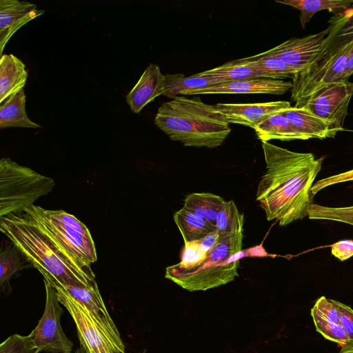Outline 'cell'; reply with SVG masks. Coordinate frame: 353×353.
Here are the masks:
<instances>
[{
	"mask_svg": "<svg viewBox=\"0 0 353 353\" xmlns=\"http://www.w3.org/2000/svg\"><path fill=\"white\" fill-rule=\"evenodd\" d=\"M265 170L257 188L256 200L268 221L284 226L308 215L311 188L321 169L323 157L291 151L262 142Z\"/></svg>",
	"mask_w": 353,
	"mask_h": 353,
	"instance_id": "obj_1",
	"label": "cell"
},
{
	"mask_svg": "<svg viewBox=\"0 0 353 353\" xmlns=\"http://www.w3.org/2000/svg\"><path fill=\"white\" fill-rule=\"evenodd\" d=\"M0 229L51 283L88 287L95 282L91 268L77 264L27 210L1 216Z\"/></svg>",
	"mask_w": 353,
	"mask_h": 353,
	"instance_id": "obj_2",
	"label": "cell"
},
{
	"mask_svg": "<svg viewBox=\"0 0 353 353\" xmlns=\"http://www.w3.org/2000/svg\"><path fill=\"white\" fill-rule=\"evenodd\" d=\"M154 123L171 140L196 148H216L231 132L224 115L199 97L177 96L163 103Z\"/></svg>",
	"mask_w": 353,
	"mask_h": 353,
	"instance_id": "obj_3",
	"label": "cell"
},
{
	"mask_svg": "<svg viewBox=\"0 0 353 353\" xmlns=\"http://www.w3.org/2000/svg\"><path fill=\"white\" fill-rule=\"evenodd\" d=\"M243 230L219 236L205 259L196 265L167 267L165 277L190 292L205 291L234 281L239 276L240 259L248 255V250H242Z\"/></svg>",
	"mask_w": 353,
	"mask_h": 353,
	"instance_id": "obj_4",
	"label": "cell"
},
{
	"mask_svg": "<svg viewBox=\"0 0 353 353\" xmlns=\"http://www.w3.org/2000/svg\"><path fill=\"white\" fill-rule=\"evenodd\" d=\"M54 181L10 158L0 160V217L23 212L50 193Z\"/></svg>",
	"mask_w": 353,
	"mask_h": 353,
	"instance_id": "obj_5",
	"label": "cell"
},
{
	"mask_svg": "<svg viewBox=\"0 0 353 353\" xmlns=\"http://www.w3.org/2000/svg\"><path fill=\"white\" fill-rule=\"evenodd\" d=\"M27 210L43 225L58 245L81 267L90 268L97 259L88 228L74 215L62 210H46L31 205Z\"/></svg>",
	"mask_w": 353,
	"mask_h": 353,
	"instance_id": "obj_6",
	"label": "cell"
},
{
	"mask_svg": "<svg viewBox=\"0 0 353 353\" xmlns=\"http://www.w3.org/2000/svg\"><path fill=\"white\" fill-rule=\"evenodd\" d=\"M353 48V40L332 43L327 52L313 64L296 73L292 79L291 99L295 107L323 87L343 81L347 58Z\"/></svg>",
	"mask_w": 353,
	"mask_h": 353,
	"instance_id": "obj_7",
	"label": "cell"
},
{
	"mask_svg": "<svg viewBox=\"0 0 353 353\" xmlns=\"http://www.w3.org/2000/svg\"><path fill=\"white\" fill-rule=\"evenodd\" d=\"M341 18L318 33L291 38L265 51L300 70L307 68L321 58L334 43Z\"/></svg>",
	"mask_w": 353,
	"mask_h": 353,
	"instance_id": "obj_8",
	"label": "cell"
},
{
	"mask_svg": "<svg viewBox=\"0 0 353 353\" xmlns=\"http://www.w3.org/2000/svg\"><path fill=\"white\" fill-rule=\"evenodd\" d=\"M46 306L42 317L28 335L40 352L71 353L73 343L64 334L60 319L64 312L61 307L55 288L43 278Z\"/></svg>",
	"mask_w": 353,
	"mask_h": 353,
	"instance_id": "obj_9",
	"label": "cell"
},
{
	"mask_svg": "<svg viewBox=\"0 0 353 353\" xmlns=\"http://www.w3.org/2000/svg\"><path fill=\"white\" fill-rule=\"evenodd\" d=\"M353 95V83L341 81L329 84L307 98L300 107L332 124L340 131Z\"/></svg>",
	"mask_w": 353,
	"mask_h": 353,
	"instance_id": "obj_10",
	"label": "cell"
},
{
	"mask_svg": "<svg viewBox=\"0 0 353 353\" xmlns=\"http://www.w3.org/2000/svg\"><path fill=\"white\" fill-rule=\"evenodd\" d=\"M51 284L57 290L60 303L75 323L80 345L86 353H115L110 342L85 308L61 286Z\"/></svg>",
	"mask_w": 353,
	"mask_h": 353,
	"instance_id": "obj_11",
	"label": "cell"
},
{
	"mask_svg": "<svg viewBox=\"0 0 353 353\" xmlns=\"http://www.w3.org/2000/svg\"><path fill=\"white\" fill-rule=\"evenodd\" d=\"M61 287L90 313L110 342L115 353H125L121 335L107 310L96 281L88 287Z\"/></svg>",
	"mask_w": 353,
	"mask_h": 353,
	"instance_id": "obj_12",
	"label": "cell"
},
{
	"mask_svg": "<svg viewBox=\"0 0 353 353\" xmlns=\"http://www.w3.org/2000/svg\"><path fill=\"white\" fill-rule=\"evenodd\" d=\"M215 108L229 123L243 125L254 130L270 115L291 108L285 101L256 103H217Z\"/></svg>",
	"mask_w": 353,
	"mask_h": 353,
	"instance_id": "obj_13",
	"label": "cell"
},
{
	"mask_svg": "<svg viewBox=\"0 0 353 353\" xmlns=\"http://www.w3.org/2000/svg\"><path fill=\"white\" fill-rule=\"evenodd\" d=\"M291 81L256 78L221 83L203 89L184 92L181 95L204 94H268L281 95L291 90Z\"/></svg>",
	"mask_w": 353,
	"mask_h": 353,
	"instance_id": "obj_14",
	"label": "cell"
},
{
	"mask_svg": "<svg viewBox=\"0 0 353 353\" xmlns=\"http://www.w3.org/2000/svg\"><path fill=\"white\" fill-rule=\"evenodd\" d=\"M44 10L27 1H0V54L11 37L23 26L43 14Z\"/></svg>",
	"mask_w": 353,
	"mask_h": 353,
	"instance_id": "obj_15",
	"label": "cell"
},
{
	"mask_svg": "<svg viewBox=\"0 0 353 353\" xmlns=\"http://www.w3.org/2000/svg\"><path fill=\"white\" fill-rule=\"evenodd\" d=\"M165 75L157 65L151 63L127 94L126 102L133 112L139 113L148 103L163 95Z\"/></svg>",
	"mask_w": 353,
	"mask_h": 353,
	"instance_id": "obj_16",
	"label": "cell"
},
{
	"mask_svg": "<svg viewBox=\"0 0 353 353\" xmlns=\"http://www.w3.org/2000/svg\"><path fill=\"white\" fill-rule=\"evenodd\" d=\"M283 112L286 118L308 139L334 138L340 132L332 124L303 107H291Z\"/></svg>",
	"mask_w": 353,
	"mask_h": 353,
	"instance_id": "obj_17",
	"label": "cell"
},
{
	"mask_svg": "<svg viewBox=\"0 0 353 353\" xmlns=\"http://www.w3.org/2000/svg\"><path fill=\"white\" fill-rule=\"evenodd\" d=\"M28 72L23 62L10 54H3L0 59V103L26 85Z\"/></svg>",
	"mask_w": 353,
	"mask_h": 353,
	"instance_id": "obj_18",
	"label": "cell"
},
{
	"mask_svg": "<svg viewBox=\"0 0 353 353\" xmlns=\"http://www.w3.org/2000/svg\"><path fill=\"white\" fill-rule=\"evenodd\" d=\"M283 111L270 115L254 129L258 139L261 142H268L272 139L280 141L309 139L286 118Z\"/></svg>",
	"mask_w": 353,
	"mask_h": 353,
	"instance_id": "obj_19",
	"label": "cell"
},
{
	"mask_svg": "<svg viewBox=\"0 0 353 353\" xmlns=\"http://www.w3.org/2000/svg\"><path fill=\"white\" fill-rule=\"evenodd\" d=\"M196 74L202 77L217 79L222 83L250 79L266 78L263 72L259 70L253 65L250 57L227 62L220 66Z\"/></svg>",
	"mask_w": 353,
	"mask_h": 353,
	"instance_id": "obj_20",
	"label": "cell"
},
{
	"mask_svg": "<svg viewBox=\"0 0 353 353\" xmlns=\"http://www.w3.org/2000/svg\"><path fill=\"white\" fill-rule=\"evenodd\" d=\"M26 99L24 90L22 89L0 103V129L41 128L40 125L28 118L26 110Z\"/></svg>",
	"mask_w": 353,
	"mask_h": 353,
	"instance_id": "obj_21",
	"label": "cell"
},
{
	"mask_svg": "<svg viewBox=\"0 0 353 353\" xmlns=\"http://www.w3.org/2000/svg\"><path fill=\"white\" fill-rule=\"evenodd\" d=\"M276 2L292 6L300 11V23L303 28L313 15L321 10L335 14L347 10L353 4V0H283Z\"/></svg>",
	"mask_w": 353,
	"mask_h": 353,
	"instance_id": "obj_22",
	"label": "cell"
},
{
	"mask_svg": "<svg viewBox=\"0 0 353 353\" xmlns=\"http://www.w3.org/2000/svg\"><path fill=\"white\" fill-rule=\"evenodd\" d=\"M174 221L184 243L201 241L209 233L216 230V228L204 219L183 208L174 213Z\"/></svg>",
	"mask_w": 353,
	"mask_h": 353,
	"instance_id": "obj_23",
	"label": "cell"
},
{
	"mask_svg": "<svg viewBox=\"0 0 353 353\" xmlns=\"http://www.w3.org/2000/svg\"><path fill=\"white\" fill-rule=\"evenodd\" d=\"M224 201L222 197L216 194L194 192L185 197L183 208L202 217L216 228L217 214Z\"/></svg>",
	"mask_w": 353,
	"mask_h": 353,
	"instance_id": "obj_24",
	"label": "cell"
},
{
	"mask_svg": "<svg viewBox=\"0 0 353 353\" xmlns=\"http://www.w3.org/2000/svg\"><path fill=\"white\" fill-rule=\"evenodd\" d=\"M221 83L219 80L202 77L196 74L190 77L178 73L168 74L165 75L163 95L172 99L184 92L203 89Z\"/></svg>",
	"mask_w": 353,
	"mask_h": 353,
	"instance_id": "obj_25",
	"label": "cell"
},
{
	"mask_svg": "<svg viewBox=\"0 0 353 353\" xmlns=\"http://www.w3.org/2000/svg\"><path fill=\"white\" fill-rule=\"evenodd\" d=\"M252 63L263 72L267 79L283 80L292 79L300 70L295 68L279 58L271 56L266 52L250 57Z\"/></svg>",
	"mask_w": 353,
	"mask_h": 353,
	"instance_id": "obj_26",
	"label": "cell"
},
{
	"mask_svg": "<svg viewBox=\"0 0 353 353\" xmlns=\"http://www.w3.org/2000/svg\"><path fill=\"white\" fill-rule=\"evenodd\" d=\"M244 216L234 201H224L216 220V230L220 237L243 230Z\"/></svg>",
	"mask_w": 353,
	"mask_h": 353,
	"instance_id": "obj_27",
	"label": "cell"
},
{
	"mask_svg": "<svg viewBox=\"0 0 353 353\" xmlns=\"http://www.w3.org/2000/svg\"><path fill=\"white\" fill-rule=\"evenodd\" d=\"M20 250L12 243L1 251L0 285L3 288L22 268Z\"/></svg>",
	"mask_w": 353,
	"mask_h": 353,
	"instance_id": "obj_28",
	"label": "cell"
},
{
	"mask_svg": "<svg viewBox=\"0 0 353 353\" xmlns=\"http://www.w3.org/2000/svg\"><path fill=\"white\" fill-rule=\"evenodd\" d=\"M307 216L310 219L336 221L353 225V206L327 207L312 203Z\"/></svg>",
	"mask_w": 353,
	"mask_h": 353,
	"instance_id": "obj_29",
	"label": "cell"
},
{
	"mask_svg": "<svg viewBox=\"0 0 353 353\" xmlns=\"http://www.w3.org/2000/svg\"><path fill=\"white\" fill-rule=\"evenodd\" d=\"M316 330L324 338L340 346L350 341L349 337L340 323H331L318 317H312Z\"/></svg>",
	"mask_w": 353,
	"mask_h": 353,
	"instance_id": "obj_30",
	"label": "cell"
},
{
	"mask_svg": "<svg viewBox=\"0 0 353 353\" xmlns=\"http://www.w3.org/2000/svg\"><path fill=\"white\" fill-rule=\"evenodd\" d=\"M29 336L13 334L3 341L0 353H39Z\"/></svg>",
	"mask_w": 353,
	"mask_h": 353,
	"instance_id": "obj_31",
	"label": "cell"
},
{
	"mask_svg": "<svg viewBox=\"0 0 353 353\" xmlns=\"http://www.w3.org/2000/svg\"><path fill=\"white\" fill-rule=\"evenodd\" d=\"M337 302L324 296H321L311 309L312 317H318L331 323H339Z\"/></svg>",
	"mask_w": 353,
	"mask_h": 353,
	"instance_id": "obj_32",
	"label": "cell"
},
{
	"mask_svg": "<svg viewBox=\"0 0 353 353\" xmlns=\"http://www.w3.org/2000/svg\"><path fill=\"white\" fill-rule=\"evenodd\" d=\"M207 254L201 248V241L185 243L181 261L176 265L181 268L196 265L205 259Z\"/></svg>",
	"mask_w": 353,
	"mask_h": 353,
	"instance_id": "obj_33",
	"label": "cell"
},
{
	"mask_svg": "<svg viewBox=\"0 0 353 353\" xmlns=\"http://www.w3.org/2000/svg\"><path fill=\"white\" fill-rule=\"evenodd\" d=\"M347 14L341 18L339 28L336 32L334 43H344L353 40V7Z\"/></svg>",
	"mask_w": 353,
	"mask_h": 353,
	"instance_id": "obj_34",
	"label": "cell"
},
{
	"mask_svg": "<svg viewBox=\"0 0 353 353\" xmlns=\"http://www.w3.org/2000/svg\"><path fill=\"white\" fill-rule=\"evenodd\" d=\"M350 181H353V170L324 178L313 184L311 188L312 195L330 185Z\"/></svg>",
	"mask_w": 353,
	"mask_h": 353,
	"instance_id": "obj_35",
	"label": "cell"
},
{
	"mask_svg": "<svg viewBox=\"0 0 353 353\" xmlns=\"http://www.w3.org/2000/svg\"><path fill=\"white\" fill-rule=\"evenodd\" d=\"M337 303L339 311V323L347 334L350 341H353V309L339 301Z\"/></svg>",
	"mask_w": 353,
	"mask_h": 353,
	"instance_id": "obj_36",
	"label": "cell"
},
{
	"mask_svg": "<svg viewBox=\"0 0 353 353\" xmlns=\"http://www.w3.org/2000/svg\"><path fill=\"white\" fill-rule=\"evenodd\" d=\"M331 252L341 261L353 256V240H341L331 246Z\"/></svg>",
	"mask_w": 353,
	"mask_h": 353,
	"instance_id": "obj_37",
	"label": "cell"
},
{
	"mask_svg": "<svg viewBox=\"0 0 353 353\" xmlns=\"http://www.w3.org/2000/svg\"><path fill=\"white\" fill-rule=\"evenodd\" d=\"M219 235L216 230L209 233L201 241V248L203 251L208 252L219 241Z\"/></svg>",
	"mask_w": 353,
	"mask_h": 353,
	"instance_id": "obj_38",
	"label": "cell"
},
{
	"mask_svg": "<svg viewBox=\"0 0 353 353\" xmlns=\"http://www.w3.org/2000/svg\"><path fill=\"white\" fill-rule=\"evenodd\" d=\"M353 74V48L347 60L346 68L343 79L348 81L349 77Z\"/></svg>",
	"mask_w": 353,
	"mask_h": 353,
	"instance_id": "obj_39",
	"label": "cell"
},
{
	"mask_svg": "<svg viewBox=\"0 0 353 353\" xmlns=\"http://www.w3.org/2000/svg\"><path fill=\"white\" fill-rule=\"evenodd\" d=\"M339 353H353V341H350L341 346Z\"/></svg>",
	"mask_w": 353,
	"mask_h": 353,
	"instance_id": "obj_40",
	"label": "cell"
},
{
	"mask_svg": "<svg viewBox=\"0 0 353 353\" xmlns=\"http://www.w3.org/2000/svg\"><path fill=\"white\" fill-rule=\"evenodd\" d=\"M75 353H86V352L83 347L80 345V347L75 351Z\"/></svg>",
	"mask_w": 353,
	"mask_h": 353,
	"instance_id": "obj_41",
	"label": "cell"
},
{
	"mask_svg": "<svg viewBox=\"0 0 353 353\" xmlns=\"http://www.w3.org/2000/svg\"><path fill=\"white\" fill-rule=\"evenodd\" d=\"M140 353H146V350H143V352H140Z\"/></svg>",
	"mask_w": 353,
	"mask_h": 353,
	"instance_id": "obj_42",
	"label": "cell"
}]
</instances>
